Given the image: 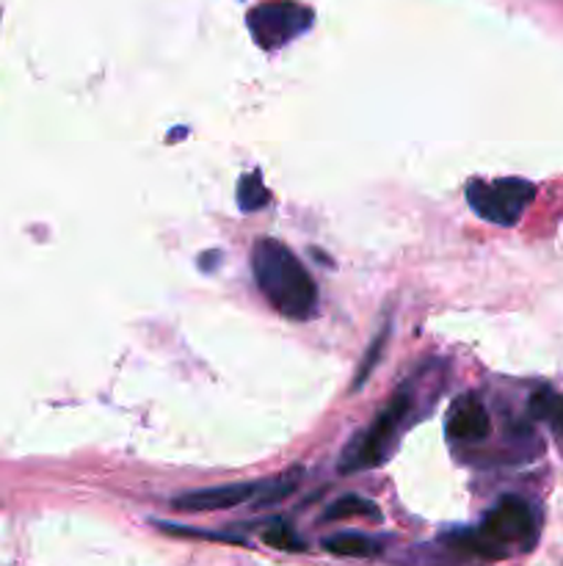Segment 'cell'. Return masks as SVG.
<instances>
[{
  "instance_id": "obj_1",
  "label": "cell",
  "mask_w": 563,
  "mask_h": 566,
  "mask_svg": "<svg viewBox=\"0 0 563 566\" xmlns=\"http://www.w3.org/2000/svg\"><path fill=\"white\" fill-rule=\"evenodd\" d=\"M252 271L259 293L285 318L304 321L318 307V287L301 260L274 238H263L252 249Z\"/></svg>"
},
{
  "instance_id": "obj_6",
  "label": "cell",
  "mask_w": 563,
  "mask_h": 566,
  "mask_svg": "<svg viewBox=\"0 0 563 566\" xmlns=\"http://www.w3.org/2000/svg\"><path fill=\"white\" fill-rule=\"evenodd\" d=\"M248 25H252L254 39H257L263 48H276V44H285L287 39H293L301 31L304 14L296 6L268 3L263 6V9L254 11Z\"/></svg>"
},
{
  "instance_id": "obj_8",
  "label": "cell",
  "mask_w": 563,
  "mask_h": 566,
  "mask_svg": "<svg viewBox=\"0 0 563 566\" xmlns=\"http://www.w3.org/2000/svg\"><path fill=\"white\" fill-rule=\"evenodd\" d=\"M323 551L348 558H370L379 553V542L362 534H337L323 539Z\"/></svg>"
},
{
  "instance_id": "obj_5",
  "label": "cell",
  "mask_w": 563,
  "mask_h": 566,
  "mask_svg": "<svg viewBox=\"0 0 563 566\" xmlns=\"http://www.w3.org/2000/svg\"><path fill=\"white\" fill-rule=\"evenodd\" d=\"M263 481H237V484L210 486V490H193L174 497L171 509L177 512H226V509L243 506L248 501H257Z\"/></svg>"
},
{
  "instance_id": "obj_13",
  "label": "cell",
  "mask_w": 563,
  "mask_h": 566,
  "mask_svg": "<svg viewBox=\"0 0 563 566\" xmlns=\"http://www.w3.org/2000/svg\"><path fill=\"white\" fill-rule=\"evenodd\" d=\"M263 539H265V545L276 547V551H285V553L307 551V542L298 539V536L293 534V528H287V525H279V528L265 531Z\"/></svg>"
},
{
  "instance_id": "obj_2",
  "label": "cell",
  "mask_w": 563,
  "mask_h": 566,
  "mask_svg": "<svg viewBox=\"0 0 563 566\" xmlns=\"http://www.w3.org/2000/svg\"><path fill=\"white\" fill-rule=\"evenodd\" d=\"M539 523L528 501L517 495H506L489 514L478 531L456 534L453 542L469 553L484 558H502L511 551H524L535 542Z\"/></svg>"
},
{
  "instance_id": "obj_4",
  "label": "cell",
  "mask_w": 563,
  "mask_h": 566,
  "mask_svg": "<svg viewBox=\"0 0 563 566\" xmlns=\"http://www.w3.org/2000/svg\"><path fill=\"white\" fill-rule=\"evenodd\" d=\"M535 197V186L519 177H502V180H475L467 186V202L480 219L500 227H513L519 216L530 208Z\"/></svg>"
},
{
  "instance_id": "obj_15",
  "label": "cell",
  "mask_w": 563,
  "mask_h": 566,
  "mask_svg": "<svg viewBox=\"0 0 563 566\" xmlns=\"http://www.w3.org/2000/svg\"><path fill=\"white\" fill-rule=\"evenodd\" d=\"M160 531H166V534H171V536H188V539H210V542H237V545H243V539H237V536H226V534H204V531L182 528V525H166V523H160Z\"/></svg>"
},
{
  "instance_id": "obj_7",
  "label": "cell",
  "mask_w": 563,
  "mask_h": 566,
  "mask_svg": "<svg viewBox=\"0 0 563 566\" xmlns=\"http://www.w3.org/2000/svg\"><path fill=\"white\" fill-rule=\"evenodd\" d=\"M491 431V418L478 396H461L447 412V434L458 442H480Z\"/></svg>"
},
{
  "instance_id": "obj_10",
  "label": "cell",
  "mask_w": 563,
  "mask_h": 566,
  "mask_svg": "<svg viewBox=\"0 0 563 566\" xmlns=\"http://www.w3.org/2000/svg\"><path fill=\"white\" fill-rule=\"evenodd\" d=\"M351 517L379 520L381 512L375 509L373 501H368V497L348 495V497H340V501L331 503V506L326 509V514H323V520H329V523H334V520H351Z\"/></svg>"
},
{
  "instance_id": "obj_3",
  "label": "cell",
  "mask_w": 563,
  "mask_h": 566,
  "mask_svg": "<svg viewBox=\"0 0 563 566\" xmlns=\"http://www.w3.org/2000/svg\"><path fill=\"white\" fill-rule=\"evenodd\" d=\"M408 409H412V401H408L406 392H397L390 403L379 412V418L373 420L370 429H364L351 446L346 448L340 459L342 473H359V470H370L384 464L386 453H390L392 440L401 431L403 420L408 418Z\"/></svg>"
},
{
  "instance_id": "obj_12",
  "label": "cell",
  "mask_w": 563,
  "mask_h": 566,
  "mask_svg": "<svg viewBox=\"0 0 563 566\" xmlns=\"http://www.w3.org/2000/svg\"><path fill=\"white\" fill-rule=\"evenodd\" d=\"M268 188H265L259 171H248V175L241 177L237 182V205H241L243 213H252V210H259L268 205Z\"/></svg>"
},
{
  "instance_id": "obj_11",
  "label": "cell",
  "mask_w": 563,
  "mask_h": 566,
  "mask_svg": "<svg viewBox=\"0 0 563 566\" xmlns=\"http://www.w3.org/2000/svg\"><path fill=\"white\" fill-rule=\"evenodd\" d=\"M530 415L539 420H546L563 437V396H557L552 390H539L530 398Z\"/></svg>"
},
{
  "instance_id": "obj_9",
  "label": "cell",
  "mask_w": 563,
  "mask_h": 566,
  "mask_svg": "<svg viewBox=\"0 0 563 566\" xmlns=\"http://www.w3.org/2000/svg\"><path fill=\"white\" fill-rule=\"evenodd\" d=\"M301 484V470H287V473L274 475V479H263V486H259V497L254 503L257 506H274V503H282L287 495L298 490Z\"/></svg>"
},
{
  "instance_id": "obj_14",
  "label": "cell",
  "mask_w": 563,
  "mask_h": 566,
  "mask_svg": "<svg viewBox=\"0 0 563 566\" xmlns=\"http://www.w3.org/2000/svg\"><path fill=\"white\" fill-rule=\"evenodd\" d=\"M384 340H386V332H381V335L375 337L373 346L368 348V354H364V363L359 365V376H357V381H353V390H359V387L364 385V379L370 376V370L375 368V363H379V357H381V348H384Z\"/></svg>"
}]
</instances>
